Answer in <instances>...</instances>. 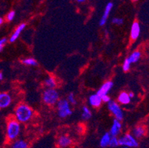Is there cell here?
<instances>
[{
  "label": "cell",
  "mask_w": 149,
  "mask_h": 148,
  "mask_svg": "<svg viewBox=\"0 0 149 148\" xmlns=\"http://www.w3.org/2000/svg\"><path fill=\"white\" fill-rule=\"evenodd\" d=\"M16 119L19 122H27L33 116V110L26 104H20L16 109Z\"/></svg>",
  "instance_id": "obj_1"
},
{
  "label": "cell",
  "mask_w": 149,
  "mask_h": 148,
  "mask_svg": "<svg viewBox=\"0 0 149 148\" xmlns=\"http://www.w3.org/2000/svg\"><path fill=\"white\" fill-rule=\"evenodd\" d=\"M20 132V125L17 120H10L7 125V136L10 140H15Z\"/></svg>",
  "instance_id": "obj_2"
},
{
  "label": "cell",
  "mask_w": 149,
  "mask_h": 148,
  "mask_svg": "<svg viewBox=\"0 0 149 148\" xmlns=\"http://www.w3.org/2000/svg\"><path fill=\"white\" fill-rule=\"evenodd\" d=\"M42 98L45 103L49 105H53L59 101V95L54 88H48L43 92Z\"/></svg>",
  "instance_id": "obj_3"
},
{
  "label": "cell",
  "mask_w": 149,
  "mask_h": 148,
  "mask_svg": "<svg viewBox=\"0 0 149 148\" xmlns=\"http://www.w3.org/2000/svg\"><path fill=\"white\" fill-rule=\"evenodd\" d=\"M58 115L60 118H65L72 114V110L70 108L69 102L65 99L59 100L57 101Z\"/></svg>",
  "instance_id": "obj_4"
},
{
  "label": "cell",
  "mask_w": 149,
  "mask_h": 148,
  "mask_svg": "<svg viewBox=\"0 0 149 148\" xmlns=\"http://www.w3.org/2000/svg\"><path fill=\"white\" fill-rule=\"evenodd\" d=\"M119 145H125L128 147H136L139 144L131 134H125L119 139Z\"/></svg>",
  "instance_id": "obj_5"
},
{
  "label": "cell",
  "mask_w": 149,
  "mask_h": 148,
  "mask_svg": "<svg viewBox=\"0 0 149 148\" xmlns=\"http://www.w3.org/2000/svg\"><path fill=\"white\" fill-rule=\"evenodd\" d=\"M108 109L113 114V116H115V119H117L119 121H122L123 119V112L121 110L120 106L116 104L115 101H108Z\"/></svg>",
  "instance_id": "obj_6"
},
{
  "label": "cell",
  "mask_w": 149,
  "mask_h": 148,
  "mask_svg": "<svg viewBox=\"0 0 149 148\" xmlns=\"http://www.w3.org/2000/svg\"><path fill=\"white\" fill-rule=\"evenodd\" d=\"M11 103V97L7 93H0V108L8 107Z\"/></svg>",
  "instance_id": "obj_7"
},
{
  "label": "cell",
  "mask_w": 149,
  "mask_h": 148,
  "mask_svg": "<svg viewBox=\"0 0 149 148\" xmlns=\"http://www.w3.org/2000/svg\"><path fill=\"white\" fill-rule=\"evenodd\" d=\"M112 8H113V3H112V2H109V3H108V5H107L106 7H105V11H104L103 15H102V16L101 19H100V26H103L104 24L106 23L107 19H108V15L110 14Z\"/></svg>",
  "instance_id": "obj_8"
},
{
  "label": "cell",
  "mask_w": 149,
  "mask_h": 148,
  "mask_svg": "<svg viewBox=\"0 0 149 148\" xmlns=\"http://www.w3.org/2000/svg\"><path fill=\"white\" fill-rule=\"evenodd\" d=\"M121 129H122V124L121 123H120V121L115 119L114 120H113V125H112L111 128L110 134H111V136H116V135L120 133Z\"/></svg>",
  "instance_id": "obj_9"
},
{
  "label": "cell",
  "mask_w": 149,
  "mask_h": 148,
  "mask_svg": "<svg viewBox=\"0 0 149 148\" xmlns=\"http://www.w3.org/2000/svg\"><path fill=\"white\" fill-rule=\"evenodd\" d=\"M140 33V26L138 22H134L132 24L131 30V38L133 40H136Z\"/></svg>",
  "instance_id": "obj_10"
},
{
  "label": "cell",
  "mask_w": 149,
  "mask_h": 148,
  "mask_svg": "<svg viewBox=\"0 0 149 148\" xmlns=\"http://www.w3.org/2000/svg\"><path fill=\"white\" fill-rule=\"evenodd\" d=\"M112 87H113V82H112V81H106V82L104 83L103 85H102V86L100 88V90H99L98 92H97V94L100 96H104V95L108 94V91L111 89Z\"/></svg>",
  "instance_id": "obj_11"
},
{
  "label": "cell",
  "mask_w": 149,
  "mask_h": 148,
  "mask_svg": "<svg viewBox=\"0 0 149 148\" xmlns=\"http://www.w3.org/2000/svg\"><path fill=\"white\" fill-rule=\"evenodd\" d=\"M89 103H90L91 105L94 107V108H98V107H100V106L101 105V96H99L97 93L91 95V96H90V98H89Z\"/></svg>",
  "instance_id": "obj_12"
},
{
  "label": "cell",
  "mask_w": 149,
  "mask_h": 148,
  "mask_svg": "<svg viewBox=\"0 0 149 148\" xmlns=\"http://www.w3.org/2000/svg\"><path fill=\"white\" fill-rule=\"evenodd\" d=\"M71 144V139L68 135H62L59 138L58 145L61 147H67Z\"/></svg>",
  "instance_id": "obj_13"
},
{
  "label": "cell",
  "mask_w": 149,
  "mask_h": 148,
  "mask_svg": "<svg viewBox=\"0 0 149 148\" xmlns=\"http://www.w3.org/2000/svg\"><path fill=\"white\" fill-rule=\"evenodd\" d=\"M25 24H24V23H23V24H21L17 28V29L16 30V31L13 33V34L12 35L11 37H10V42H15V41L17 40V38H18L19 36L20 33L23 31V29L25 28Z\"/></svg>",
  "instance_id": "obj_14"
},
{
  "label": "cell",
  "mask_w": 149,
  "mask_h": 148,
  "mask_svg": "<svg viewBox=\"0 0 149 148\" xmlns=\"http://www.w3.org/2000/svg\"><path fill=\"white\" fill-rule=\"evenodd\" d=\"M118 101L123 104H128L131 101V98L128 96V93L123 92V93H120V96H119Z\"/></svg>",
  "instance_id": "obj_15"
},
{
  "label": "cell",
  "mask_w": 149,
  "mask_h": 148,
  "mask_svg": "<svg viewBox=\"0 0 149 148\" xmlns=\"http://www.w3.org/2000/svg\"><path fill=\"white\" fill-rule=\"evenodd\" d=\"M111 134L108 133H106L105 134H104L102 137L101 140H100V146L102 147H105L108 146L110 142V139H111Z\"/></svg>",
  "instance_id": "obj_16"
},
{
  "label": "cell",
  "mask_w": 149,
  "mask_h": 148,
  "mask_svg": "<svg viewBox=\"0 0 149 148\" xmlns=\"http://www.w3.org/2000/svg\"><path fill=\"white\" fill-rule=\"evenodd\" d=\"M133 133H134V135L136 138H139L146 134V129H145V127L139 126V127H136V128H134Z\"/></svg>",
  "instance_id": "obj_17"
},
{
  "label": "cell",
  "mask_w": 149,
  "mask_h": 148,
  "mask_svg": "<svg viewBox=\"0 0 149 148\" xmlns=\"http://www.w3.org/2000/svg\"><path fill=\"white\" fill-rule=\"evenodd\" d=\"M141 57V53L139 51H134V52H133L132 54L130 55V56L128 57V60L130 61L131 63H136V62L139 61V59H140Z\"/></svg>",
  "instance_id": "obj_18"
},
{
  "label": "cell",
  "mask_w": 149,
  "mask_h": 148,
  "mask_svg": "<svg viewBox=\"0 0 149 148\" xmlns=\"http://www.w3.org/2000/svg\"><path fill=\"white\" fill-rule=\"evenodd\" d=\"M92 116V113L91 112V110H89V108L86 106H84L82 108V119H85V120H88V119H90Z\"/></svg>",
  "instance_id": "obj_19"
},
{
  "label": "cell",
  "mask_w": 149,
  "mask_h": 148,
  "mask_svg": "<svg viewBox=\"0 0 149 148\" xmlns=\"http://www.w3.org/2000/svg\"><path fill=\"white\" fill-rule=\"evenodd\" d=\"M12 148H28V145L25 141L19 140L13 143Z\"/></svg>",
  "instance_id": "obj_20"
},
{
  "label": "cell",
  "mask_w": 149,
  "mask_h": 148,
  "mask_svg": "<svg viewBox=\"0 0 149 148\" xmlns=\"http://www.w3.org/2000/svg\"><path fill=\"white\" fill-rule=\"evenodd\" d=\"M45 84L48 88H54L56 87V81L52 77H48L45 80Z\"/></svg>",
  "instance_id": "obj_21"
},
{
  "label": "cell",
  "mask_w": 149,
  "mask_h": 148,
  "mask_svg": "<svg viewBox=\"0 0 149 148\" xmlns=\"http://www.w3.org/2000/svg\"><path fill=\"white\" fill-rule=\"evenodd\" d=\"M108 146L112 147H115L119 146V139L116 138V136L111 137V139H110V142Z\"/></svg>",
  "instance_id": "obj_22"
},
{
  "label": "cell",
  "mask_w": 149,
  "mask_h": 148,
  "mask_svg": "<svg viewBox=\"0 0 149 148\" xmlns=\"http://www.w3.org/2000/svg\"><path fill=\"white\" fill-rule=\"evenodd\" d=\"M22 63L28 65H33V66L37 65V62H36L35 59H31V58H29V59H24V60H22Z\"/></svg>",
  "instance_id": "obj_23"
},
{
  "label": "cell",
  "mask_w": 149,
  "mask_h": 148,
  "mask_svg": "<svg viewBox=\"0 0 149 148\" xmlns=\"http://www.w3.org/2000/svg\"><path fill=\"white\" fill-rule=\"evenodd\" d=\"M131 64V63L130 62V61L128 60V58H127V59H125V60L124 61V63H123V70H124V71H128V70H129Z\"/></svg>",
  "instance_id": "obj_24"
},
{
  "label": "cell",
  "mask_w": 149,
  "mask_h": 148,
  "mask_svg": "<svg viewBox=\"0 0 149 148\" xmlns=\"http://www.w3.org/2000/svg\"><path fill=\"white\" fill-rule=\"evenodd\" d=\"M68 102L70 103V104H76V100H75V98H74V95L72 93H70L68 96Z\"/></svg>",
  "instance_id": "obj_25"
},
{
  "label": "cell",
  "mask_w": 149,
  "mask_h": 148,
  "mask_svg": "<svg viewBox=\"0 0 149 148\" xmlns=\"http://www.w3.org/2000/svg\"><path fill=\"white\" fill-rule=\"evenodd\" d=\"M14 17H15V11L11 10L10 12H9L8 16H7V19H8V21H12V20L14 19Z\"/></svg>",
  "instance_id": "obj_26"
},
{
  "label": "cell",
  "mask_w": 149,
  "mask_h": 148,
  "mask_svg": "<svg viewBox=\"0 0 149 148\" xmlns=\"http://www.w3.org/2000/svg\"><path fill=\"white\" fill-rule=\"evenodd\" d=\"M112 22L113 24H122L123 23V19H120V18H113L112 19Z\"/></svg>",
  "instance_id": "obj_27"
},
{
  "label": "cell",
  "mask_w": 149,
  "mask_h": 148,
  "mask_svg": "<svg viewBox=\"0 0 149 148\" xmlns=\"http://www.w3.org/2000/svg\"><path fill=\"white\" fill-rule=\"evenodd\" d=\"M6 42H7L6 38H4V39H2L0 40V51H2V50L3 49L4 46H5Z\"/></svg>",
  "instance_id": "obj_28"
},
{
  "label": "cell",
  "mask_w": 149,
  "mask_h": 148,
  "mask_svg": "<svg viewBox=\"0 0 149 148\" xmlns=\"http://www.w3.org/2000/svg\"><path fill=\"white\" fill-rule=\"evenodd\" d=\"M101 99L102 101H104V102H108L109 101H111V98H110V96H108L107 94L101 96Z\"/></svg>",
  "instance_id": "obj_29"
},
{
  "label": "cell",
  "mask_w": 149,
  "mask_h": 148,
  "mask_svg": "<svg viewBox=\"0 0 149 148\" xmlns=\"http://www.w3.org/2000/svg\"><path fill=\"white\" fill-rule=\"evenodd\" d=\"M128 96H129V97L131 99V98H133L134 96V94L133 93H128Z\"/></svg>",
  "instance_id": "obj_30"
},
{
  "label": "cell",
  "mask_w": 149,
  "mask_h": 148,
  "mask_svg": "<svg viewBox=\"0 0 149 148\" xmlns=\"http://www.w3.org/2000/svg\"><path fill=\"white\" fill-rule=\"evenodd\" d=\"M2 79H3V75H2V73H0V81L2 80Z\"/></svg>",
  "instance_id": "obj_31"
},
{
  "label": "cell",
  "mask_w": 149,
  "mask_h": 148,
  "mask_svg": "<svg viewBox=\"0 0 149 148\" xmlns=\"http://www.w3.org/2000/svg\"><path fill=\"white\" fill-rule=\"evenodd\" d=\"M77 2H79V3H81V2H84L85 1H86V0H77Z\"/></svg>",
  "instance_id": "obj_32"
},
{
  "label": "cell",
  "mask_w": 149,
  "mask_h": 148,
  "mask_svg": "<svg viewBox=\"0 0 149 148\" xmlns=\"http://www.w3.org/2000/svg\"><path fill=\"white\" fill-rule=\"evenodd\" d=\"M2 23H3V19L2 18H0V26L2 25Z\"/></svg>",
  "instance_id": "obj_33"
},
{
  "label": "cell",
  "mask_w": 149,
  "mask_h": 148,
  "mask_svg": "<svg viewBox=\"0 0 149 148\" xmlns=\"http://www.w3.org/2000/svg\"><path fill=\"white\" fill-rule=\"evenodd\" d=\"M131 1H134V2H135V1H137V0H131Z\"/></svg>",
  "instance_id": "obj_34"
},
{
  "label": "cell",
  "mask_w": 149,
  "mask_h": 148,
  "mask_svg": "<svg viewBox=\"0 0 149 148\" xmlns=\"http://www.w3.org/2000/svg\"><path fill=\"white\" fill-rule=\"evenodd\" d=\"M124 148H129V147H124Z\"/></svg>",
  "instance_id": "obj_35"
}]
</instances>
